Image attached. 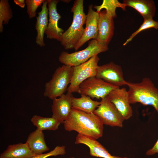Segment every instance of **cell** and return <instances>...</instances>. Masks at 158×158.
Listing matches in <instances>:
<instances>
[{
  "instance_id": "obj_1",
  "label": "cell",
  "mask_w": 158,
  "mask_h": 158,
  "mask_svg": "<svg viewBox=\"0 0 158 158\" xmlns=\"http://www.w3.org/2000/svg\"><path fill=\"white\" fill-rule=\"evenodd\" d=\"M63 124L67 131H75L78 134L96 140L103 136L104 124L94 113H87L72 108Z\"/></svg>"
},
{
  "instance_id": "obj_2",
  "label": "cell",
  "mask_w": 158,
  "mask_h": 158,
  "mask_svg": "<svg viewBox=\"0 0 158 158\" xmlns=\"http://www.w3.org/2000/svg\"><path fill=\"white\" fill-rule=\"evenodd\" d=\"M83 0H75L71 11L73 13V20L71 26L62 34L59 42L64 49L74 48L82 37L84 30L87 15L84 11Z\"/></svg>"
},
{
  "instance_id": "obj_3",
  "label": "cell",
  "mask_w": 158,
  "mask_h": 158,
  "mask_svg": "<svg viewBox=\"0 0 158 158\" xmlns=\"http://www.w3.org/2000/svg\"><path fill=\"white\" fill-rule=\"evenodd\" d=\"M127 85L130 104L140 103L152 106L158 114V89L149 78H144L138 83L128 82Z\"/></svg>"
},
{
  "instance_id": "obj_4",
  "label": "cell",
  "mask_w": 158,
  "mask_h": 158,
  "mask_svg": "<svg viewBox=\"0 0 158 158\" xmlns=\"http://www.w3.org/2000/svg\"><path fill=\"white\" fill-rule=\"evenodd\" d=\"M73 71V67L64 65L57 68L51 79L45 83L44 96L53 100L64 94L70 83Z\"/></svg>"
},
{
  "instance_id": "obj_5",
  "label": "cell",
  "mask_w": 158,
  "mask_h": 158,
  "mask_svg": "<svg viewBox=\"0 0 158 158\" xmlns=\"http://www.w3.org/2000/svg\"><path fill=\"white\" fill-rule=\"evenodd\" d=\"M108 49V46L100 43L96 40H92L89 42L87 47L83 50L71 53L64 51L61 52L59 60L63 65L75 66L85 62L93 56Z\"/></svg>"
},
{
  "instance_id": "obj_6",
  "label": "cell",
  "mask_w": 158,
  "mask_h": 158,
  "mask_svg": "<svg viewBox=\"0 0 158 158\" xmlns=\"http://www.w3.org/2000/svg\"><path fill=\"white\" fill-rule=\"evenodd\" d=\"M99 59L98 55H95L85 62L73 67L72 77L67 89V93H78L81 83L90 77L96 76Z\"/></svg>"
},
{
  "instance_id": "obj_7",
  "label": "cell",
  "mask_w": 158,
  "mask_h": 158,
  "mask_svg": "<svg viewBox=\"0 0 158 158\" xmlns=\"http://www.w3.org/2000/svg\"><path fill=\"white\" fill-rule=\"evenodd\" d=\"M119 87L95 76L88 78L81 83L78 93L92 98L102 99L108 95L112 90Z\"/></svg>"
},
{
  "instance_id": "obj_8",
  "label": "cell",
  "mask_w": 158,
  "mask_h": 158,
  "mask_svg": "<svg viewBox=\"0 0 158 158\" xmlns=\"http://www.w3.org/2000/svg\"><path fill=\"white\" fill-rule=\"evenodd\" d=\"M94 113L100 118L104 124L112 127L123 126L124 119L108 95L101 99L100 104Z\"/></svg>"
},
{
  "instance_id": "obj_9",
  "label": "cell",
  "mask_w": 158,
  "mask_h": 158,
  "mask_svg": "<svg viewBox=\"0 0 158 158\" xmlns=\"http://www.w3.org/2000/svg\"><path fill=\"white\" fill-rule=\"evenodd\" d=\"M96 76L111 85L119 87L127 85L128 83L124 80L121 67L112 62L99 66Z\"/></svg>"
},
{
  "instance_id": "obj_10",
  "label": "cell",
  "mask_w": 158,
  "mask_h": 158,
  "mask_svg": "<svg viewBox=\"0 0 158 158\" xmlns=\"http://www.w3.org/2000/svg\"><path fill=\"white\" fill-rule=\"evenodd\" d=\"M86 15L85 27L83 34L74 48L75 51L77 50L90 39L96 40L98 36L99 13L94 10L93 5L91 4L88 6Z\"/></svg>"
},
{
  "instance_id": "obj_11",
  "label": "cell",
  "mask_w": 158,
  "mask_h": 158,
  "mask_svg": "<svg viewBox=\"0 0 158 158\" xmlns=\"http://www.w3.org/2000/svg\"><path fill=\"white\" fill-rule=\"evenodd\" d=\"M108 96L124 120H128L132 116L133 111L129 102L128 91L125 88L114 89Z\"/></svg>"
},
{
  "instance_id": "obj_12",
  "label": "cell",
  "mask_w": 158,
  "mask_h": 158,
  "mask_svg": "<svg viewBox=\"0 0 158 158\" xmlns=\"http://www.w3.org/2000/svg\"><path fill=\"white\" fill-rule=\"evenodd\" d=\"M49 19L48 23L45 34L47 38L54 39L59 41L64 30L59 27V20L61 18L58 13L57 5L60 1L58 0H47Z\"/></svg>"
},
{
  "instance_id": "obj_13",
  "label": "cell",
  "mask_w": 158,
  "mask_h": 158,
  "mask_svg": "<svg viewBox=\"0 0 158 158\" xmlns=\"http://www.w3.org/2000/svg\"><path fill=\"white\" fill-rule=\"evenodd\" d=\"M114 18L106 10L99 12L98 33L96 40L100 43L108 46L114 34Z\"/></svg>"
},
{
  "instance_id": "obj_14",
  "label": "cell",
  "mask_w": 158,
  "mask_h": 158,
  "mask_svg": "<svg viewBox=\"0 0 158 158\" xmlns=\"http://www.w3.org/2000/svg\"><path fill=\"white\" fill-rule=\"evenodd\" d=\"M73 97L72 94L67 93L53 100L52 116L63 123L71 111Z\"/></svg>"
},
{
  "instance_id": "obj_15",
  "label": "cell",
  "mask_w": 158,
  "mask_h": 158,
  "mask_svg": "<svg viewBox=\"0 0 158 158\" xmlns=\"http://www.w3.org/2000/svg\"><path fill=\"white\" fill-rule=\"evenodd\" d=\"M75 143L83 144L89 148L90 154L94 157L103 158H127L126 157L111 155L107 150L96 139L78 134L77 136Z\"/></svg>"
},
{
  "instance_id": "obj_16",
  "label": "cell",
  "mask_w": 158,
  "mask_h": 158,
  "mask_svg": "<svg viewBox=\"0 0 158 158\" xmlns=\"http://www.w3.org/2000/svg\"><path fill=\"white\" fill-rule=\"evenodd\" d=\"M47 0H45L42 4L41 11L38 13L35 26L37 32L35 42L40 47L45 46L44 35L48 23V9Z\"/></svg>"
},
{
  "instance_id": "obj_17",
  "label": "cell",
  "mask_w": 158,
  "mask_h": 158,
  "mask_svg": "<svg viewBox=\"0 0 158 158\" xmlns=\"http://www.w3.org/2000/svg\"><path fill=\"white\" fill-rule=\"evenodd\" d=\"M126 6L133 8L143 17L144 20L153 19L156 10L154 2L152 0H124Z\"/></svg>"
},
{
  "instance_id": "obj_18",
  "label": "cell",
  "mask_w": 158,
  "mask_h": 158,
  "mask_svg": "<svg viewBox=\"0 0 158 158\" xmlns=\"http://www.w3.org/2000/svg\"><path fill=\"white\" fill-rule=\"evenodd\" d=\"M25 143L35 154H42L49 150L45 140L43 131L37 129L29 134Z\"/></svg>"
},
{
  "instance_id": "obj_19",
  "label": "cell",
  "mask_w": 158,
  "mask_h": 158,
  "mask_svg": "<svg viewBox=\"0 0 158 158\" xmlns=\"http://www.w3.org/2000/svg\"><path fill=\"white\" fill-rule=\"evenodd\" d=\"M36 155L26 143H20L8 146L1 154L0 158H30Z\"/></svg>"
},
{
  "instance_id": "obj_20",
  "label": "cell",
  "mask_w": 158,
  "mask_h": 158,
  "mask_svg": "<svg viewBox=\"0 0 158 158\" xmlns=\"http://www.w3.org/2000/svg\"><path fill=\"white\" fill-rule=\"evenodd\" d=\"M79 98L73 97L72 100V108L87 113H94L100 104V102L94 101L87 96L81 95Z\"/></svg>"
},
{
  "instance_id": "obj_21",
  "label": "cell",
  "mask_w": 158,
  "mask_h": 158,
  "mask_svg": "<svg viewBox=\"0 0 158 158\" xmlns=\"http://www.w3.org/2000/svg\"><path fill=\"white\" fill-rule=\"evenodd\" d=\"M34 126L37 129L43 131L45 130H55L58 129L61 123L52 116L43 117L37 115H34L31 119Z\"/></svg>"
},
{
  "instance_id": "obj_22",
  "label": "cell",
  "mask_w": 158,
  "mask_h": 158,
  "mask_svg": "<svg viewBox=\"0 0 158 158\" xmlns=\"http://www.w3.org/2000/svg\"><path fill=\"white\" fill-rule=\"evenodd\" d=\"M127 6L123 3H121L117 0H103L102 4L99 6H94L93 8L99 13L103 9L109 13L114 18L116 17V10L117 7L121 8L123 10L126 11Z\"/></svg>"
},
{
  "instance_id": "obj_23",
  "label": "cell",
  "mask_w": 158,
  "mask_h": 158,
  "mask_svg": "<svg viewBox=\"0 0 158 158\" xmlns=\"http://www.w3.org/2000/svg\"><path fill=\"white\" fill-rule=\"evenodd\" d=\"M13 16L12 10L8 0L0 1V32L3 31V25L8 24Z\"/></svg>"
},
{
  "instance_id": "obj_24",
  "label": "cell",
  "mask_w": 158,
  "mask_h": 158,
  "mask_svg": "<svg viewBox=\"0 0 158 158\" xmlns=\"http://www.w3.org/2000/svg\"><path fill=\"white\" fill-rule=\"evenodd\" d=\"M150 28H154L156 29H158V22L154 21L153 19L144 20L143 23L139 28L132 34L123 43V45L125 46L126 45L128 42L131 41L135 36L141 31Z\"/></svg>"
},
{
  "instance_id": "obj_25",
  "label": "cell",
  "mask_w": 158,
  "mask_h": 158,
  "mask_svg": "<svg viewBox=\"0 0 158 158\" xmlns=\"http://www.w3.org/2000/svg\"><path fill=\"white\" fill-rule=\"evenodd\" d=\"M45 0H26L27 12L30 19L35 17L38 7L43 4Z\"/></svg>"
},
{
  "instance_id": "obj_26",
  "label": "cell",
  "mask_w": 158,
  "mask_h": 158,
  "mask_svg": "<svg viewBox=\"0 0 158 158\" xmlns=\"http://www.w3.org/2000/svg\"><path fill=\"white\" fill-rule=\"evenodd\" d=\"M66 153L65 146H57L49 152L36 154L30 158H47L51 156L64 155Z\"/></svg>"
},
{
  "instance_id": "obj_27",
  "label": "cell",
  "mask_w": 158,
  "mask_h": 158,
  "mask_svg": "<svg viewBox=\"0 0 158 158\" xmlns=\"http://www.w3.org/2000/svg\"><path fill=\"white\" fill-rule=\"evenodd\" d=\"M158 153V139L154 146L146 152L147 155H152Z\"/></svg>"
},
{
  "instance_id": "obj_28",
  "label": "cell",
  "mask_w": 158,
  "mask_h": 158,
  "mask_svg": "<svg viewBox=\"0 0 158 158\" xmlns=\"http://www.w3.org/2000/svg\"><path fill=\"white\" fill-rule=\"evenodd\" d=\"M15 4L22 8H24L25 6V2L24 0H14Z\"/></svg>"
},
{
  "instance_id": "obj_29",
  "label": "cell",
  "mask_w": 158,
  "mask_h": 158,
  "mask_svg": "<svg viewBox=\"0 0 158 158\" xmlns=\"http://www.w3.org/2000/svg\"><path fill=\"white\" fill-rule=\"evenodd\" d=\"M70 158H74V157H71Z\"/></svg>"
}]
</instances>
